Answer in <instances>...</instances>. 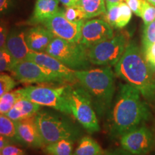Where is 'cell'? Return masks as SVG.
I'll use <instances>...</instances> for the list:
<instances>
[{
	"mask_svg": "<svg viewBox=\"0 0 155 155\" xmlns=\"http://www.w3.org/2000/svg\"><path fill=\"white\" fill-rule=\"evenodd\" d=\"M104 152L105 151L96 141L88 136H85L80 139L73 155H103Z\"/></svg>",
	"mask_w": 155,
	"mask_h": 155,
	"instance_id": "ffe728a7",
	"label": "cell"
},
{
	"mask_svg": "<svg viewBox=\"0 0 155 155\" xmlns=\"http://www.w3.org/2000/svg\"><path fill=\"white\" fill-rule=\"evenodd\" d=\"M147 2H148L149 3L151 4V5H152L153 6H154L155 7V0H146Z\"/></svg>",
	"mask_w": 155,
	"mask_h": 155,
	"instance_id": "f35d334b",
	"label": "cell"
},
{
	"mask_svg": "<svg viewBox=\"0 0 155 155\" xmlns=\"http://www.w3.org/2000/svg\"><path fill=\"white\" fill-rule=\"evenodd\" d=\"M103 155H131L126 152L122 149V150H114V151H110V152H105Z\"/></svg>",
	"mask_w": 155,
	"mask_h": 155,
	"instance_id": "e575fe53",
	"label": "cell"
},
{
	"mask_svg": "<svg viewBox=\"0 0 155 155\" xmlns=\"http://www.w3.org/2000/svg\"><path fill=\"white\" fill-rule=\"evenodd\" d=\"M68 99L71 114L88 133L100 131L99 122L91 98L81 85H68Z\"/></svg>",
	"mask_w": 155,
	"mask_h": 155,
	"instance_id": "5b68a950",
	"label": "cell"
},
{
	"mask_svg": "<svg viewBox=\"0 0 155 155\" xmlns=\"http://www.w3.org/2000/svg\"><path fill=\"white\" fill-rule=\"evenodd\" d=\"M5 47L16 62L26 60L30 52L25 39V32L19 29L14 28L9 31Z\"/></svg>",
	"mask_w": 155,
	"mask_h": 155,
	"instance_id": "2e32d148",
	"label": "cell"
},
{
	"mask_svg": "<svg viewBox=\"0 0 155 155\" xmlns=\"http://www.w3.org/2000/svg\"><path fill=\"white\" fill-rule=\"evenodd\" d=\"M26 60L33 61L44 68L50 71L61 79L62 82L73 83L77 81L75 71L69 68L55 58L49 54L31 51L27 56Z\"/></svg>",
	"mask_w": 155,
	"mask_h": 155,
	"instance_id": "4fadbf2b",
	"label": "cell"
},
{
	"mask_svg": "<svg viewBox=\"0 0 155 155\" xmlns=\"http://www.w3.org/2000/svg\"><path fill=\"white\" fill-rule=\"evenodd\" d=\"M154 140H155V132H154Z\"/></svg>",
	"mask_w": 155,
	"mask_h": 155,
	"instance_id": "ab89813d",
	"label": "cell"
},
{
	"mask_svg": "<svg viewBox=\"0 0 155 155\" xmlns=\"http://www.w3.org/2000/svg\"><path fill=\"white\" fill-rule=\"evenodd\" d=\"M14 6V0H0V16L9 13Z\"/></svg>",
	"mask_w": 155,
	"mask_h": 155,
	"instance_id": "836d02e7",
	"label": "cell"
},
{
	"mask_svg": "<svg viewBox=\"0 0 155 155\" xmlns=\"http://www.w3.org/2000/svg\"><path fill=\"white\" fill-rule=\"evenodd\" d=\"M21 98L22 96L17 90L9 91L2 96L0 97V114H7Z\"/></svg>",
	"mask_w": 155,
	"mask_h": 155,
	"instance_id": "cb8c5ba5",
	"label": "cell"
},
{
	"mask_svg": "<svg viewBox=\"0 0 155 155\" xmlns=\"http://www.w3.org/2000/svg\"><path fill=\"white\" fill-rule=\"evenodd\" d=\"M144 57L147 65L153 73L155 72V43L144 50Z\"/></svg>",
	"mask_w": 155,
	"mask_h": 155,
	"instance_id": "f546056e",
	"label": "cell"
},
{
	"mask_svg": "<svg viewBox=\"0 0 155 155\" xmlns=\"http://www.w3.org/2000/svg\"><path fill=\"white\" fill-rule=\"evenodd\" d=\"M16 86L15 79L10 75L0 73V97L11 91Z\"/></svg>",
	"mask_w": 155,
	"mask_h": 155,
	"instance_id": "83f0119b",
	"label": "cell"
},
{
	"mask_svg": "<svg viewBox=\"0 0 155 155\" xmlns=\"http://www.w3.org/2000/svg\"><path fill=\"white\" fill-rule=\"evenodd\" d=\"M140 17L142 19L145 25H147L155 20V7L148 2H145Z\"/></svg>",
	"mask_w": 155,
	"mask_h": 155,
	"instance_id": "f1b7e54d",
	"label": "cell"
},
{
	"mask_svg": "<svg viewBox=\"0 0 155 155\" xmlns=\"http://www.w3.org/2000/svg\"><path fill=\"white\" fill-rule=\"evenodd\" d=\"M66 86L58 87L46 86H30L17 89L23 98L40 106H47L65 114H71Z\"/></svg>",
	"mask_w": 155,
	"mask_h": 155,
	"instance_id": "8992f818",
	"label": "cell"
},
{
	"mask_svg": "<svg viewBox=\"0 0 155 155\" xmlns=\"http://www.w3.org/2000/svg\"><path fill=\"white\" fill-rule=\"evenodd\" d=\"M114 73L141 93L147 100L155 98V78L143 53L135 42H129L123 55L114 65Z\"/></svg>",
	"mask_w": 155,
	"mask_h": 155,
	"instance_id": "7a4b0ae2",
	"label": "cell"
},
{
	"mask_svg": "<svg viewBox=\"0 0 155 155\" xmlns=\"http://www.w3.org/2000/svg\"><path fill=\"white\" fill-rule=\"evenodd\" d=\"M8 34L9 30L7 24L3 20L0 19V48L5 47Z\"/></svg>",
	"mask_w": 155,
	"mask_h": 155,
	"instance_id": "d6a6232c",
	"label": "cell"
},
{
	"mask_svg": "<svg viewBox=\"0 0 155 155\" xmlns=\"http://www.w3.org/2000/svg\"><path fill=\"white\" fill-rule=\"evenodd\" d=\"M2 155H27L26 152L22 149L11 144L4 147L0 152Z\"/></svg>",
	"mask_w": 155,
	"mask_h": 155,
	"instance_id": "1f68e13d",
	"label": "cell"
},
{
	"mask_svg": "<svg viewBox=\"0 0 155 155\" xmlns=\"http://www.w3.org/2000/svg\"><path fill=\"white\" fill-rule=\"evenodd\" d=\"M115 73L111 66L75 71L79 84L88 93L98 116L111 110L115 94Z\"/></svg>",
	"mask_w": 155,
	"mask_h": 155,
	"instance_id": "3957f363",
	"label": "cell"
},
{
	"mask_svg": "<svg viewBox=\"0 0 155 155\" xmlns=\"http://www.w3.org/2000/svg\"><path fill=\"white\" fill-rule=\"evenodd\" d=\"M105 15V20L113 28L121 29L129 24L132 17V12L126 2H120L108 7Z\"/></svg>",
	"mask_w": 155,
	"mask_h": 155,
	"instance_id": "e0dca14e",
	"label": "cell"
},
{
	"mask_svg": "<svg viewBox=\"0 0 155 155\" xmlns=\"http://www.w3.org/2000/svg\"><path fill=\"white\" fill-rule=\"evenodd\" d=\"M128 42L126 35L119 33L94 45L88 49L91 63L101 66H114L124 53Z\"/></svg>",
	"mask_w": 155,
	"mask_h": 155,
	"instance_id": "ba28073f",
	"label": "cell"
},
{
	"mask_svg": "<svg viewBox=\"0 0 155 155\" xmlns=\"http://www.w3.org/2000/svg\"><path fill=\"white\" fill-rule=\"evenodd\" d=\"M124 1H125V0H105L106 7V8H108V7H111L112 5L120 2H123Z\"/></svg>",
	"mask_w": 155,
	"mask_h": 155,
	"instance_id": "74e56055",
	"label": "cell"
},
{
	"mask_svg": "<svg viewBox=\"0 0 155 155\" xmlns=\"http://www.w3.org/2000/svg\"><path fill=\"white\" fill-rule=\"evenodd\" d=\"M85 21L71 22L64 15L60 9L58 12L43 22L45 28L57 38L63 39L70 42H80L81 30Z\"/></svg>",
	"mask_w": 155,
	"mask_h": 155,
	"instance_id": "8fae6325",
	"label": "cell"
},
{
	"mask_svg": "<svg viewBox=\"0 0 155 155\" xmlns=\"http://www.w3.org/2000/svg\"><path fill=\"white\" fill-rule=\"evenodd\" d=\"M35 120L45 145L62 139L75 141L80 137L78 127L60 114L42 110L35 115Z\"/></svg>",
	"mask_w": 155,
	"mask_h": 155,
	"instance_id": "277c9868",
	"label": "cell"
},
{
	"mask_svg": "<svg viewBox=\"0 0 155 155\" xmlns=\"http://www.w3.org/2000/svg\"><path fill=\"white\" fill-rule=\"evenodd\" d=\"M154 135L145 125L141 124L124 134L120 144L124 150L131 155H144L152 150Z\"/></svg>",
	"mask_w": 155,
	"mask_h": 155,
	"instance_id": "30bf717a",
	"label": "cell"
},
{
	"mask_svg": "<svg viewBox=\"0 0 155 155\" xmlns=\"http://www.w3.org/2000/svg\"><path fill=\"white\" fill-rule=\"evenodd\" d=\"M62 11L65 17L71 22H81L87 19L84 11L80 6L77 5L65 7V9Z\"/></svg>",
	"mask_w": 155,
	"mask_h": 155,
	"instance_id": "d4e9b609",
	"label": "cell"
},
{
	"mask_svg": "<svg viewBox=\"0 0 155 155\" xmlns=\"http://www.w3.org/2000/svg\"><path fill=\"white\" fill-rule=\"evenodd\" d=\"M76 5L84 11L86 19L104 15L106 12L105 0H78Z\"/></svg>",
	"mask_w": 155,
	"mask_h": 155,
	"instance_id": "44dd1931",
	"label": "cell"
},
{
	"mask_svg": "<svg viewBox=\"0 0 155 155\" xmlns=\"http://www.w3.org/2000/svg\"><path fill=\"white\" fill-rule=\"evenodd\" d=\"M12 143V141L9 139H7L6 137H3V136L0 135V152L2 150L4 147L7 146V145H9Z\"/></svg>",
	"mask_w": 155,
	"mask_h": 155,
	"instance_id": "d590c367",
	"label": "cell"
},
{
	"mask_svg": "<svg viewBox=\"0 0 155 155\" xmlns=\"http://www.w3.org/2000/svg\"><path fill=\"white\" fill-rule=\"evenodd\" d=\"M59 10V0H36L33 12L28 24H43L45 21L53 17Z\"/></svg>",
	"mask_w": 155,
	"mask_h": 155,
	"instance_id": "ac0fdd59",
	"label": "cell"
},
{
	"mask_svg": "<svg viewBox=\"0 0 155 155\" xmlns=\"http://www.w3.org/2000/svg\"><path fill=\"white\" fill-rule=\"evenodd\" d=\"M54 37L47 28L40 25L31 28L25 32V39L29 49L38 53H45Z\"/></svg>",
	"mask_w": 155,
	"mask_h": 155,
	"instance_id": "9a60e30c",
	"label": "cell"
},
{
	"mask_svg": "<svg viewBox=\"0 0 155 155\" xmlns=\"http://www.w3.org/2000/svg\"><path fill=\"white\" fill-rule=\"evenodd\" d=\"M59 2L65 7H67L75 5L78 2V0H59Z\"/></svg>",
	"mask_w": 155,
	"mask_h": 155,
	"instance_id": "8d00e7d4",
	"label": "cell"
},
{
	"mask_svg": "<svg viewBox=\"0 0 155 155\" xmlns=\"http://www.w3.org/2000/svg\"><path fill=\"white\" fill-rule=\"evenodd\" d=\"M141 93L128 83L120 84L110 115V134L121 137L124 134L150 119L152 114Z\"/></svg>",
	"mask_w": 155,
	"mask_h": 155,
	"instance_id": "6da1fadb",
	"label": "cell"
},
{
	"mask_svg": "<svg viewBox=\"0 0 155 155\" xmlns=\"http://www.w3.org/2000/svg\"><path fill=\"white\" fill-rule=\"evenodd\" d=\"M40 106H41L22 97L5 115L12 121H17L35 116L40 110Z\"/></svg>",
	"mask_w": 155,
	"mask_h": 155,
	"instance_id": "d6986e66",
	"label": "cell"
},
{
	"mask_svg": "<svg viewBox=\"0 0 155 155\" xmlns=\"http://www.w3.org/2000/svg\"><path fill=\"white\" fill-rule=\"evenodd\" d=\"M73 71L89 69L88 49L81 42H70L54 37L45 51Z\"/></svg>",
	"mask_w": 155,
	"mask_h": 155,
	"instance_id": "52a82bcc",
	"label": "cell"
},
{
	"mask_svg": "<svg viewBox=\"0 0 155 155\" xmlns=\"http://www.w3.org/2000/svg\"><path fill=\"white\" fill-rule=\"evenodd\" d=\"M73 143L71 139H62L47 144L44 151L48 155H73Z\"/></svg>",
	"mask_w": 155,
	"mask_h": 155,
	"instance_id": "7402d4cb",
	"label": "cell"
},
{
	"mask_svg": "<svg viewBox=\"0 0 155 155\" xmlns=\"http://www.w3.org/2000/svg\"><path fill=\"white\" fill-rule=\"evenodd\" d=\"M0 155H2V154H0Z\"/></svg>",
	"mask_w": 155,
	"mask_h": 155,
	"instance_id": "60d3db41",
	"label": "cell"
},
{
	"mask_svg": "<svg viewBox=\"0 0 155 155\" xmlns=\"http://www.w3.org/2000/svg\"><path fill=\"white\" fill-rule=\"evenodd\" d=\"M114 35L113 28L106 20L91 19L85 22L83 25L80 42L88 49L94 45L111 38Z\"/></svg>",
	"mask_w": 155,
	"mask_h": 155,
	"instance_id": "7c38bea8",
	"label": "cell"
},
{
	"mask_svg": "<svg viewBox=\"0 0 155 155\" xmlns=\"http://www.w3.org/2000/svg\"><path fill=\"white\" fill-rule=\"evenodd\" d=\"M10 72L13 77L24 83H63L59 78L33 61L25 60L17 62Z\"/></svg>",
	"mask_w": 155,
	"mask_h": 155,
	"instance_id": "9c48e42d",
	"label": "cell"
},
{
	"mask_svg": "<svg viewBox=\"0 0 155 155\" xmlns=\"http://www.w3.org/2000/svg\"><path fill=\"white\" fill-rule=\"evenodd\" d=\"M0 135L9 139L12 142L19 143L16 134L15 121L2 114H0Z\"/></svg>",
	"mask_w": 155,
	"mask_h": 155,
	"instance_id": "603a6c76",
	"label": "cell"
},
{
	"mask_svg": "<svg viewBox=\"0 0 155 155\" xmlns=\"http://www.w3.org/2000/svg\"><path fill=\"white\" fill-rule=\"evenodd\" d=\"M146 0H125L129 8L134 14L140 17L143 7H144Z\"/></svg>",
	"mask_w": 155,
	"mask_h": 155,
	"instance_id": "4dcf8cb0",
	"label": "cell"
},
{
	"mask_svg": "<svg viewBox=\"0 0 155 155\" xmlns=\"http://www.w3.org/2000/svg\"><path fill=\"white\" fill-rule=\"evenodd\" d=\"M15 127L19 143L31 148L45 147V144L35 123V116L15 121Z\"/></svg>",
	"mask_w": 155,
	"mask_h": 155,
	"instance_id": "5bb4252c",
	"label": "cell"
},
{
	"mask_svg": "<svg viewBox=\"0 0 155 155\" xmlns=\"http://www.w3.org/2000/svg\"><path fill=\"white\" fill-rule=\"evenodd\" d=\"M154 43H155V20L144 26L142 35L143 50Z\"/></svg>",
	"mask_w": 155,
	"mask_h": 155,
	"instance_id": "4316f807",
	"label": "cell"
},
{
	"mask_svg": "<svg viewBox=\"0 0 155 155\" xmlns=\"http://www.w3.org/2000/svg\"><path fill=\"white\" fill-rule=\"evenodd\" d=\"M17 63L6 47L0 48V73L10 71Z\"/></svg>",
	"mask_w": 155,
	"mask_h": 155,
	"instance_id": "484cf974",
	"label": "cell"
}]
</instances>
